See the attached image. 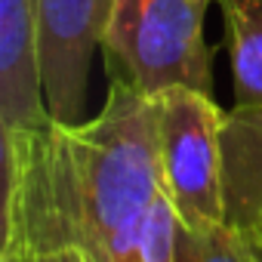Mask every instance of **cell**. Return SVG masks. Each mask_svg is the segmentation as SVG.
<instances>
[{
	"label": "cell",
	"mask_w": 262,
	"mask_h": 262,
	"mask_svg": "<svg viewBox=\"0 0 262 262\" xmlns=\"http://www.w3.org/2000/svg\"><path fill=\"white\" fill-rule=\"evenodd\" d=\"M161 191L151 99L111 80L99 114L4 136L0 259L142 262Z\"/></svg>",
	"instance_id": "6da1fadb"
},
{
	"label": "cell",
	"mask_w": 262,
	"mask_h": 262,
	"mask_svg": "<svg viewBox=\"0 0 262 262\" xmlns=\"http://www.w3.org/2000/svg\"><path fill=\"white\" fill-rule=\"evenodd\" d=\"M204 13L201 0H111L99 47L111 80H123L148 99L170 86L213 96Z\"/></svg>",
	"instance_id": "7a4b0ae2"
},
{
	"label": "cell",
	"mask_w": 262,
	"mask_h": 262,
	"mask_svg": "<svg viewBox=\"0 0 262 262\" xmlns=\"http://www.w3.org/2000/svg\"><path fill=\"white\" fill-rule=\"evenodd\" d=\"M158 126L161 185L179 222L191 231L225 225L222 120L213 96L170 86L151 96Z\"/></svg>",
	"instance_id": "3957f363"
},
{
	"label": "cell",
	"mask_w": 262,
	"mask_h": 262,
	"mask_svg": "<svg viewBox=\"0 0 262 262\" xmlns=\"http://www.w3.org/2000/svg\"><path fill=\"white\" fill-rule=\"evenodd\" d=\"M111 0H34L43 96L53 120H83L93 56Z\"/></svg>",
	"instance_id": "277c9868"
},
{
	"label": "cell",
	"mask_w": 262,
	"mask_h": 262,
	"mask_svg": "<svg viewBox=\"0 0 262 262\" xmlns=\"http://www.w3.org/2000/svg\"><path fill=\"white\" fill-rule=\"evenodd\" d=\"M34 0H0V136L47 126Z\"/></svg>",
	"instance_id": "5b68a950"
},
{
	"label": "cell",
	"mask_w": 262,
	"mask_h": 262,
	"mask_svg": "<svg viewBox=\"0 0 262 262\" xmlns=\"http://www.w3.org/2000/svg\"><path fill=\"white\" fill-rule=\"evenodd\" d=\"M225 222L262 259V105H234L222 120Z\"/></svg>",
	"instance_id": "8992f818"
},
{
	"label": "cell",
	"mask_w": 262,
	"mask_h": 262,
	"mask_svg": "<svg viewBox=\"0 0 262 262\" xmlns=\"http://www.w3.org/2000/svg\"><path fill=\"white\" fill-rule=\"evenodd\" d=\"M225 19L234 105H262V0H216Z\"/></svg>",
	"instance_id": "52a82bcc"
},
{
	"label": "cell",
	"mask_w": 262,
	"mask_h": 262,
	"mask_svg": "<svg viewBox=\"0 0 262 262\" xmlns=\"http://www.w3.org/2000/svg\"><path fill=\"white\" fill-rule=\"evenodd\" d=\"M176 262H262V259L244 244V237L228 222L207 231H191L179 222Z\"/></svg>",
	"instance_id": "ba28073f"
},
{
	"label": "cell",
	"mask_w": 262,
	"mask_h": 262,
	"mask_svg": "<svg viewBox=\"0 0 262 262\" xmlns=\"http://www.w3.org/2000/svg\"><path fill=\"white\" fill-rule=\"evenodd\" d=\"M176 234H179V216L167 201V194L161 191L142 231V262H176Z\"/></svg>",
	"instance_id": "9c48e42d"
},
{
	"label": "cell",
	"mask_w": 262,
	"mask_h": 262,
	"mask_svg": "<svg viewBox=\"0 0 262 262\" xmlns=\"http://www.w3.org/2000/svg\"><path fill=\"white\" fill-rule=\"evenodd\" d=\"M0 262H50V259H25V256H16V259H0Z\"/></svg>",
	"instance_id": "30bf717a"
},
{
	"label": "cell",
	"mask_w": 262,
	"mask_h": 262,
	"mask_svg": "<svg viewBox=\"0 0 262 262\" xmlns=\"http://www.w3.org/2000/svg\"><path fill=\"white\" fill-rule=\"evenodd\" d=\"M201 4H213V0H201Z\"/></svg>",
	"instance_id": "8fae6325"
}]
</instances>
